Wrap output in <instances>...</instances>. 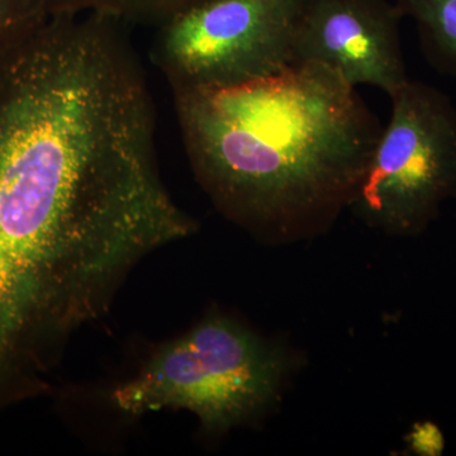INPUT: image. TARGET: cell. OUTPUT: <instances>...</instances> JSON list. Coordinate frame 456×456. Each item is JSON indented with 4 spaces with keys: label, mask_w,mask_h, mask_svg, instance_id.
Listing matches in <instances>:
<instances>
[{
    "label": "cell",
    "mask_w": 456,
    "mask_h": 456,
    "mask_svg": "<svg viewBox=\"0 0 456 456\" xmlns=\"http://www.w3.org/2000/svg\"><path fill=\"white\" fill-rule=\"evenodd\" d=\"M285 371L283 351L236 321L213 316L161 345L110 401L128 416L189 411L204 430L222 434L265 411Z\"/></svg>",
    "instance_id": "3"
},
{
    "label": "cell",
    "mask_w": 456,
    "mask_h": 456,
    "mask_svg": "<svg viewBox=\"0 0 456 456\" xmlns=\"http://www.w3.org/2000/svg\"><path fill=\"white\" fill-rule=\"evenodd\" d=\"M49 14L97 13L114 20L161 23L202 0H45Z\"/></svg>",
    "instance_id": "8"
},
{
    "label": "cell",
    "mask_w": 456,
    "mask_h": 456,
    "mask_svg": "<svg viewBox=\"0 0 456 456\" xmlns=\"http://www.w3.org/2000/svg\"><path fill=\"white\" fill-rule=\"evenodd\" d=\"M49 16L45 0H0V45Z\"/></svg>",
    "instance_id": "9"
},
{
    "label": "cell",
    "mask_w": 456,
    "mask_h": 456,
    "mask_svg": "<svg viewBox=\"0 0 456 456\" xmlns=\"http://www.w3.org/2000/svg\"><path fill=\"white\" fill-rule=\"evenodd\" d=\"M395 5L415 22L428 64L456 79V0H395Z\"/></svg>",
    "instance_id": "7"
},
{
    "label": "cell",
    "mask_w": 456,
    "mask_h": 456,
    "mask_svg": "<svg viewBox=\"0 0 456 456\" xmlns=\"http://www.w3.org/2000/svg\"><path fill=\"white\" fill-rule=\"evenodd\" d=\"M401 11L388 0H301L294 29V64L335 69L356 88L389 98L410 77L401 42Z\"/></svg>",
    "instance_id": "6"
},
{
    "label": "cell",
    "mask_w": 456,
    "mask_h": 456,
    "mask_svg": "<svg viewBox=\"0 0 456 456\" xmlns=\"http://www.w3.org/2000/svg\"><path fill=\"white\" fill-rule=\"evenodd\" d=\"M412 446L422 455H439L444 449L443 435L436 426L428 424L417 425L412 432Z\"/></svg>",
    "instance_id": "10"
},
{
    "label": "cell",
    "mask_w": 456,
    "mask_h": 456,
    "mask_svg": "<svg viewBox=\"0 0 456 456\" xmlns=\"http://www.w3.org/2000/svg\"><path fill=\"white\" fill-rule=\"evenodd\" d=\"M155 125L113 18L49 14L0 45V401L47 387L131 270L197 230L161 179Z\"/></svg>",
    "instance_id": "1"
},
{
    "label": "cell",
    "mask_w": 456,
    "mask_h": 456,
    "mask_svg": "<svg viewBox=\"0 0 456 456\" xmlns=\"http://www.w3.org/2000/svg\"><path fill=\"white\" fill-rule=\"evenodd\" d=\"M391 101L349 208L388 235H419L456 200V107L445 93L411 79Z\"/></svg>",
    "instance_id": "4"
},
{
    "label": "cell",
    "mask_w": 456,
    "mask_h": 456,
    "mask_svg": "<svg viewBox=\"0 0 456 456\" xmlns=\"http://www.w3.org/2000/svg\"><path fill=\"white\" fill-rule=\"evenodd\" d=\"M173 98L189 163L216 206L283 241L349 208L383 131L356 88L318 62Z\"/></svg>",
    "instance_id": "2"
},
{
    "label": "cell",
    "mask_w": 456,
    "mask_h": 456,
    "mask_svg": "<svg viewBox=\"0 0 456 456\" xmlns=\"http://www.w3.org/2000/svg\"><path fill=\"white\" fill-rule=\"evenodd\" d=\"M299 5L301 0H202L161 23L155 64L173 92L274 77L294 65Z\"/></svg>",
    "instance_id": "5"
}]
</instances>
